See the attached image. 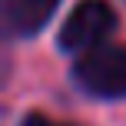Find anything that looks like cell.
I'll return each mask as SVG.
<instances>
[{
	"label": "cell",
	"instance_id": "1",
	"mask_svg": "<svg viewBox=\"0 0 126 126\" xmlns=\"http://www.w3.org/2000/svg\"><path fill=\"white\" fill-rule=\"evenodd\" d=\"M73 83L86 96L96 100H123L126 96V47L100 43L93 50L80 53L73 63Z\"/></svg>",
	"mask_w": 126,
	"mask_h": 126
},
{
	"label": "cell",
	"instance_id": "2",
	"mask_svg": "<svg viewBox=\"0 0 126 126\" xmlns=\"http://www.w3.org/2000/svg\"><path fill=\"white\" fill-rule=\"evenodd\" d=\"M116 33V13L106 0H80L70 10L57 33V47L63 53H86L93 47L106 43Z\"/></svg>",
	"mask_w": 126,
	"mask_h": 126
},
{
	"label": "cell",
	"instance_id": "3",
	"mask_svg": "<svg viewBox=\"0 0 126 126\" xmlns=\"http://www.w3.org/2000/svg\"><path fill=\"white\" fill-rule=\"evenodd\" d=\"M60 0H3L0 17H3V33L10 40L37 37L47 23L53 20Z\"/></svg>",
	"mask_w": 126,
	"mask_h": 126
},
{
	"label": "cell",
	"instance_id": "4",
	"mask_svg": "<svg viewBox=\"0 0 126 126\" xmlns=\"http://www.w3.org/2000/svg\"><path fill=\"white\" fill-rule=\"evenodd\" d=\"M20 126H70V123H57V120H50V116H43V113H27L23 120H20Z\"/></svg>",
	"mask_w": 126,
	"mask_h": 126
},
{
	"label": "cell",
	"instance_id": "5",
	"mask_svg": "<svg viewBox=\"0 0 126 126\" xmlns=\"http://www.w3.org/2000/svg\"><path fill=\"white\" fill-rule=\"evenodd\" d=\"M123 3H126V0H123Z\"/></svg>",
	"mask_w": 126,
	"mask_h": 126
}]
</instances>
